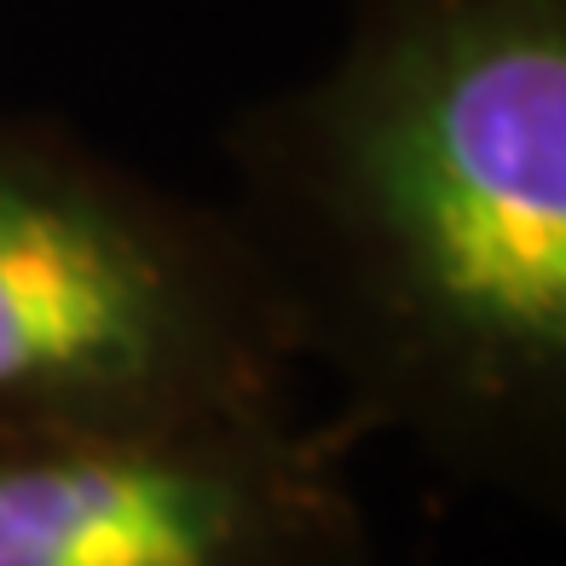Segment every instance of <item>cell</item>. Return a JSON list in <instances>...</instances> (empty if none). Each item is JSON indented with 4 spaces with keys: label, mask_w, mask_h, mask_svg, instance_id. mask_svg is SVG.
Wrapping results in <instances>:
<instances>
[{
    "label": "cell",
    "mask_w": 566,
    "mask_h": 566,
    "mask_svg": "<svg viewBox=\"0 0 566 566\" xmlns=\"http://www.w3.org/2000/svg\"><path fill=\"white\" fill-rule=\"evenodd\" d=\"M220 209L358 446L566 492V0H347L226 127Z\"/></svg>",
    "instance_id": "obj_1"
},
{
    "label": "cell",
    "mask_w": 566,
    "mask_h": 566,
    "mask_svg": "<svg viewBox=\"0 0 566 566\" xmlns=\"http://www.w3.org/2000/svg\"><path fill=\"white\" fill-rule=\"evenodd\" d=\"M301 410V365L220 202L0 105V422L163 428Z\"/></svg>",
    "instance_id": "obj_2"
},
{
    "label": "cell",
    "mask_w": 566,
    "mask_h": 566,
    "mask_svg": "<svg viewBox=\"0 0 566 566\" xmlns=\"http://www.w3.org/2000/svg\"><path fill=\"white\" fill-rule=\"evenodd\" d=\"M358 451L324 410L0 422V566H370Z\"/></svg>",
    "instance_id": "obj_3"
}]
</instances>
